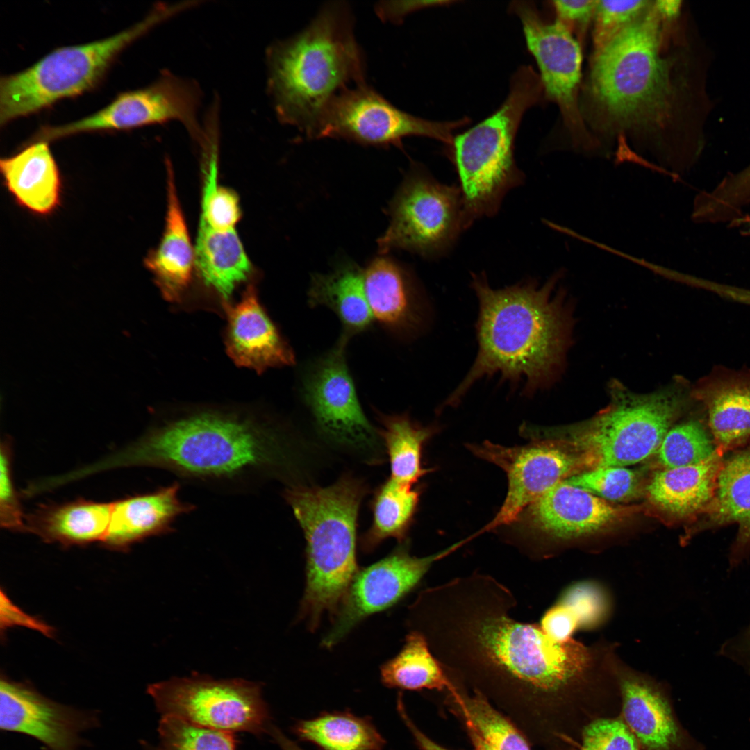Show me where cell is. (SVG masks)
Returning <instances> with one entry per match:
<instances>
[{"instance_id":"8d00e7d4","label":"cell","mask_w":750,"mask_h":750,"mask_svg":"<svg viewBox=\"0 0 750 750\" xmlns=\"http://www.w3.org/2000/svg\"><path fill=\"white\" fill-rule=\"evenodd\" d=\"M716 450L708 426L698 419H690L671 427L656 452L661 465L672 469L700 463Z\"/></svg>"},{"instance_id":"d6a6232c","label":"cell","mask_w":750,"mask_h":750,"mask_svg":"<svg viewBox=\"0 0 750 750\" xmlns=\"http://www.w3.org/2000/svg\"><path fill=\"white\" fill-rule=\"evenodd\" d=\"M381 681L389 688L449 692L455 686L433 653L425 637L411 630L400 652L381 667Z\"/></svg>"},{"instance_id":"4316f807","label":"cell","mask_w":750,"mask_h":750,"mask_svg":"<svg viewBox=\"0 0 750 750\" xmlns=\"http://www.w3.org/2000/svg\"><path fill=\"white\" fill-rule=\"evenodd\" d=\"M365 290L373 314L397 333H412L422 323L416 290L408 274L385 258L374 260L363 272Z\"/></svg>"},{"instance_id":"b9f144b4","label":"cell","mask_w":750,"mask_h":750,"mask_svg":"<svg viewBox=\"0 0 750 750\" xmlns=\"http://www.w3.org/2000/svg\"><path fill=\"white\" fill-rule=\"evenodd\" d=\"M651 1H597L593 17L594 51L606 44L639 17Z\"/></svg>"},{"instance_id":"9a60e30c","label":"cell","mask_w":750,"mask_h":750,"mask_svg":"<svg viewBox=\"0 0 750 750\" xmlns=\"http://www.w3.org/2000/svg\"><path fill=\"white\" fill-rule=\"evenodd\" d=\"M467 541L420 558L410 556L406 547L401 546L385 558L358 571L323 644L333 647L363 619L397 603L417 585L433 563Z\"/></svg>"},{"instance_id":"74e56055","label":"cell","mask_w":750,"mask_h":750,"mask_svg":"<svg viewBox=\"0 0 750 750\" xmlns=\"http://www.w3.org/2000/svg\"><path fill=\"white\" fill-rule=\"evenodd\" d=\"M160 717L159 742L149 750H236L232 732L200 726L174 716Z\"/></svg>"},{"instance_id":"c3c4849f","label":"cell","mask_w":750,"mask_h":750,"mask_svg":"<svg viewBox=\"0 0 750 750\" xmlns=\"http://www.w3.org/2000/svg\"><path fill=\"white\" fill-rule=\"evenodd\" d=\"M396 709L420 750H449L432 740L417 727L406 710L401 692L397 694Z\"/></svg>"},{"instance_id":"bcb514c9","label":"cell","mask_w":750,"mask_h":750,"mask_svg":"<svg viewBox=\"0 0 750 750\" xmlns=\"http://www.w3.org/2000/svg\"><path fill=\"white\" fill-rule=\"evenodd\" d=\"M444 1H380L375 6L378 17L384 22L399 23L408 13L417 9L434 6Z\"/></svg>"},{"instance_id":"681fc988","label":"cell","mask_w":750,"mask_h":750,"mask_svg":"<svg viewBox=\"0 0 750 750\" xmlns=\"http://www.w3.org/2000/svg\"><path fill=\"white\" fill-rule=\"evenodd\" d=\"M721 651L750 672V624L742 634L724 644Z\"/></svg>"},{"instance_id":"4fadbf2b","label":"cell","mask_w":750,"mask_h":750,"mask_svg":"<svg viewBox=\"0 0 750 750\" xmlns=\"http://www.w3.org/2000/svg\"><path fill=\"white\" fill-rule=\"evenodd\" d=\"M466 123V118L442 122L413 116L397 108L365 83L345 88L331 100L322 117L316 138L400 146L405 137L417 135L450 146L453 131Z\"/></svg>"},{"instance_id":"f546056e","label":"cell","mask_w":750,"mask_h":750,"mask_svg":"<svg viewBox=\"0 0 750 750\" xmlns=\"http://www.w3.org/2000/svg\"><path fill=\"white\" fill-rule=\"evenodd\" d=\"M310 306H324L339 317L342 335L351 336L367 329L374 316L367 301L363 272L353 266H344L326 274H315L308 291Z\"/></svg>"},{"instance_id":"db71d44e","label":"cell","mask_w":750,"mask_h":750,"mask_svg":"<svg viewBox=\"0 0 750 750\" xmlns=\"http://www.w3.org/2000/svg\"><path fill=\"white\" fill-rule=\"evenodd\" d=\"M730 226L740 229L745 235H750V215L743 214L730 223Z\"/></svg>"},{"instance_id":"2e32d148","label":"cell","mask_w":750,"mask_h":750,"mask_svg":"<svg viewBox=\"0 0 750 750\" xmlns=\"http://www.w3.org/2000/svg\"><path fill=\"white\" fill-rule=\"evenodd\" d=\"M467 447L476 456L503 469L508 480L503 505L479 533L517 521L528 506L565 480L575 463L566 449L553 442L508 447L485 441Z\"/></svg>"},{"instance_id":"ab89813d","label":"cell","mask_w":750,"mask_h":750,"mask_svg":"<svg viewBox=\"0 0 750 750\" xmlns=\"http://www.w3.org/2000/svg\"><path fill=\"white\" fill-rule=\"evenodd\" d=\"M603 500L622 501L632 498L638 490V477L625 467H606L589 469L564 480Z\"/></svg>"},{"instance_id":"f907efd6","label":"cell","mask_w":750,"mask_h":750,"mask_svg":"<svg viewBox=\"0 0 750 750\" xmlns=\"http://www.w3.org/2000/svg\"><path fill=\"white\" fill-rule=\"evenodd\" d=\"M268 733L281 750H303L296 742L289 739L278 728L271 724Z\"/></svg>"},{"instance_id":"1f68e13d","label":"cell","mask_w":750,"mask_h":750,"mask_svg":"<svg viewBox=\"0 0 750 750\" xmlns=\"http://www.w3.org/2000/svg\"><path fill=\"white\" fill-rule=\"evenodd\" d=\"M196 263L204 283L226 301L251 272V264L234 229L216 231L200 224Z\"/></svg>"},{"instance_id":"484cf974","label":"cell","mask_w":750,"mask_h":750,"mask_svg":"<svg viewBox=\"0 0 750 750\" xmlns=\"http://www.w3.org/2000/svg\"><path fill=\"white\" fill-rule=\"evenodd\" d=\"M724 455L717 450L707 460L692 465L664 469L647 487L649 500L677 519H697L710 503Z\"/></svg>"},{"instance_id":"f5cc1de1","label":"cell","mask_w":750,"mask_h":750,"mask_svg":"<svg viewBox=\"0 0 750 750\" xmlns=\"http://www.w3.org/2000/svg\"><path fill=\"white\" fill-rule=\"evenodd\" d=\"M735 179L741 189L750 194V163L736 172Z\"/></svg>"},{"instance_id":"ac0fdd59","label":"cell","mask_w":750,"mask_h":750,"mask_svg":"<svg viewBox=\"0 0 750 750\" xmlns=\"http://www.w3.org/2000/svg\"><path fill=\"white\" fill-rule=\"evenodd\" d=\"M99 722L94 711L59 703L28 683L1 678V731L32 737L49 750H78L86 745L81 733Z\"/></svg>"},{"instance_id":"f35d334b","label":"cell","mask_w":750,"mask_h":750,"mask_svg":"<svg viewBox=\"0 0 750 750\" xmlns=\"http://www.w3.org/2000/svg\"><path fill=\"white\" fill-rule=\"evenodd\" d=\"M612 600L610 592L603 584L587 580L567 586L556 603L572 612L579 628L592 630L603 626L610 618Z\"/></svg>"},{"instance_id":"d6986e66","label":"cell","mask_w":750,"mask_h":750,"mask_svg":"<svg viewBox=\"0 0 750 750\" xmlns=\"http://www.w3.org/2000/svg\"><path fill=\"white\" fill-rule=\"evenodd\" d=\"M620 713L642 750H703L683 728L665 685L624 662L615 665Z\"/></svg>"},{"instance_id":"8fae6325","label":"cell","mask_w":750,"mask_h":750,"mask_svg":"<svg viewBox=\"0 0 750 750\" xmlns=\"http://www.w3.org/2000/svg\"><path fill=\"white\" fill-rule=\"evenodd\" d=\"M391 217L378 241L383 253L399 248L440 257L466 230L459 185L442 183L421 169L404 181L392 205Z\"/></svg>"},{"instance_id":"277c9868","label":"cell","mask_w":750,"mask_h":750,"mask_svg":"<svg viewBox=\"0 0 750 750\" xmlns=\"http://www.w3.org/2000/svg\"><path fill=\"white\" fill-rule=\"evenodd\" d=\"M676 19L656 1L594 51L580 105L587 126L608 135H658L674 117L680 85L667 33Z\"/></svg>"},{"instance_id":"3957f363","label":"cell","mask_w":750,"mask_h":750,"mask_svg":"<svg viewBox=\"0 0 750 750\" xmlns=\"http://www.w3.org/2000/svg\"><path fill=\"white\" fill-rule=\"evenodd\" d=\"M472 277L478 353L442 407L456 406L477 381L497 374L511 384L522 381L526 396L550 386L562 369L571 326L562 294L551 296L557 276L542 287L526 281L501 289L491 288L483 273Z\"/></svg>"},{"instance_id":"5b68a950","label":"cell","mask_w":750,"mask_h":750,"mask_svg":"<svg viewBox=\"0 0 750 750\" xmlns=\"http://www.w3.org/2000/svg\"><path fill=\"white\" fill-rule=\"evenodd\" d=\"M267 88L279 121L316 138L322 117L342 90L365 83V62L344 1L322 6L302 31L266 52Z\"/></svg>"},{"instance_id":"d4e9b609","label":"cell","mask_w":750,"mask_h":750,"mask_svg":"<svg viewBox=\"0 0 750 750\" xmlns=\"http://www.w3.org/2000/svg\"><path fill=\"white\" fill-rule=\"evenodd\" d=\"M0 170L7 189L23 208L44 215L60 204V175L47 142H33L1 159Z\"/></svg>"},{"instance_id":"f6af8a7d","label":"cell","mask_w":750,"mask_h":750,"mask_svg":"<svg viewBox=\"0 0 750 750\" xmlns=\"http://www.w3.org/2000/svg\"><path fill=\"white\" fill-rule=\"evenodd\" d=\"M538 624L547 635L558 642L572 638V634L579 628L572 612L557 603L545 611Z\"/></svg>"},{"instance_id":"5bb4252c","label":"cell","mask_w":750,"mask_h":750,"mask_svg":"<svg viewBox=\"0 0 750 750\" xmlns=\"http://www.w3.org/2000/svg\"><path fill=\"white\" fill-rule=\"evenodd\" d=\"M512 10L522 24L528 51L540 70L544 96L559 108L565 127L578 142L593 138L583 120L578 101L582 53L574 35L558 20L547 22L527 1H515Z\"/></svg>"},{"instance_id":"7a4b0ae2","label":"cell","mask_w":750,"mask_h":750,"mask_svg":"<svg viewBox=\"0 0 750 750\" xmlns=\"http://www.w3.org/2000/svg\"><path fill=\"white\" fill-rule=\"evenodd\" d=\"M292 462L287 438L269 422L249 415L203 410L153 428L100 460L99 467L101 471L156 467L194 483L240 491L282 477Z\"/></svg>"},{"instance_id":"d590c367","label":"cell","mask_w":750,"mask_h":750,"mask_svg":"<svg viewBox=\"0 0 750 750\" xmlns=\"http://www.w3.org/2000/svg\"><path fill=\"white\" fill-rule=\"evenodd\" d=\"M456 710L492 747L494 750H531L526 740L504 715L482 694H467L457 686L450 692Z\"/></svg>"},{"instance_id":"6da1fadb","label":"cell","mask_w":750,"mask_h":750,"mask_svg":"<svg viewBox=\"0 0 750 750\" xmlns=\"http://www.w3.org/2000/svg\"><path fill=\"white\" fill-rule=\"evenodd\" d=\"M516 598L480 572L422 591L410 608L451 681L501 706L542 739L583 718L603 691V651L574 638L558 642L539 624L516 620Z\"/></svg>"},{"instance_id":"52a82bcc","label":"cell","mask_w":750,"mask_h":750,"mask_svg":"<svg viewBox=\"0 0 750 750\" xmlns=\"http://www.w3.org/2000/svg\"><path fill=\"white\" fill-rule=\"evenodd\" d=\"M542 93L539 75L531 66H522L512 76L501 106L453 137L450 156L458 176L465 229L496 215L506 194L524 183L514 158L515 139L524 114Z\"/></svg>"},{"instance_id":"ba28073f","label":"cell","mask_w":750,"mask_h":750,"mask_svg":"<svg viewBox=\"0 0 750 750\" xmlns=\"http://www.w3.org/2000/svg\"><path fill=\"white\" fill-rule=\"evenodd\" d=\"M178 12L175 3H160L142 21L124 31L87 44L56 49L26 69L1 77L0 124L93 88L124 48Z\"/></svg>"},{"instance_id":"ee69618b","label":"cell","mask_w":750,"mask_h":750,"mask_svg":"<svg viewBox=\"0 0 750 750\" xmlns=\"http://www.w3.org/2000/svg\"><path fill=\"white\" fill-rule=\"evenodd\" d=\"M597 1H553L556 20L574 35L583 37L593 19Z\"/></svg>"},{"instance_id":"816d5d0a","label":"cell","mask_w":750,"mask_h":750,"mask_svg":"<svg viewBox=\"0 0 750 750\" xmlns=\"http://www.w3.org/2000/svg\"><path fill=\"white\" fill-rule=\"evenodd\" d=\"M475 750H494L492 747L471 725L466 724Z\"/></svg>"},{"instance_id":"836d02e7","label":"cell","mask_w":750,"mask_h":750,"mask_svg":"<svg viewBox=\"0 0 750 750\" xmlns=\"http://www.w3.org/2000/svg\"><path fill=\"white\" fill-rule=\"evenodd\" d=\"M412 486L390 478L377 490L372 505L373 522L362 539L364 551L374 550L388 538L404 540L419 501V492Z\"/></svg>"},{"instance_id":"4dcf8cb0","label":"cell","mask_w":750,"mask_h":750,"mask_svg":"<svg viewBox=\"0 0 750 750\" xmlns=\"http://www.w3.org/2000/svg\"><path fill=\"white\" fill-rule=\"evenodd\" d=\"M292 731L318 750H383L386 744L370 717L348 710L324 711L300 719Z\"/></svg>"},{"instance_id":"e0dca14e","label":"cell","mask_w":750,"mask_h":750,"mask_svg":"<svg viewBox=\"0 0 750 750\" xmlns=\"http://www.w3.org/2000/svg\"><path fill=\"white\" fill-rule=\"evenodd\" d=\"M349 339L338 343L306 374L303 394L317 426L330 439L345 445L374 447L376 434L360 406L345 356Z\"/></svg>"},{"instance_id":"9c48e42d","label":"cell","mask_w":750,"mask_h":750,"mask_svg":"<svg viewBox=\"0 0 750 750\" xmlns=\"http://www.w3.org/2000/svg\"><path fill=\"white\" fill-rule=\"evenodd\" d=\"M683 381L647 394L612 388V401L574 438L579 461L589 469L627 467L655 452L676 417L693 398Z\"/></svg>"},{"instance_id":"44dd1931","label":"cell","mask_w":750,"mask_h":750,"mask_svg":"<svg viewBox=\"0 0 750 750\" xmlns=\"http://www.w3.org/2000/svg\"><path fill=\"white\" fill-rule=\"evenodd\" d=\"M706 412L707 426L722 455L750 440V369L717 367L692 386Z\"/></svg>"},{"instance_id":"7bdbcfd3","label":"cell","mask_w":750,"mask_h":750,"mask_svg":"<svg viewBox=\"0 0 750 750\" xmlns=\"http://www.w3.org/2000/svg\"><path fill=\"white\" fill-rule=\"evenodd\" d=\"M0 524L10 531L26 532L25 515L15 488L12 471V449L2 440L0 450Z\"/></svg>"},{"instance_id":"cb8c5ba5","label":"cell","mask_w":750,"mask_h":750,"mask_svg":"<svg viewBox=\"0 0 750 750\" xmlns=\"http://www.w3.org/2000/svg\"><path fill=\"white\" fill-rule=\"evenodd\" d=\"M226 310V349L235 363L258 372L294 363L291 349L259 303L253 287L247 288L238 303L227 304Z\"/></svg>"},{"instance_id":"f1b7e54d","label":"cell","mask_w":750,"mask_h":750,"mask_svg":"<svg viewBox=\"0 0 750 750\" xmlns=\"http://www.w3.org/2000/svg\"><path fill=\"white\" fill-rule=\"evenodd\" d=\"M167 214L159 246L145 259L167 300L178 301L191 277L194 253L177 197L172 166L167 161Z\"/></svg>"},{"instance_id":"30bf717a","label":"cell","mask_w":750,"mask_h":750,"mask_svg":"<svg viewBox=\"0 0 750 750\" xmlns=\"http://www.w3.org/2000/svg\"><path fill=\"white\" fill-rule=\"evenodd\" d=\"M147 690L160 716L232 733L262 734L272 724L260 684L244 679L194 674L151 684Z\"/></svg>"},{"instance_id":"603a6c76","label":"cell","mask_w":750,"mask_h":750,"mask_svg":"<svg viewBox=\"0 0 750 750\" xmlns=\"http://www.w3.org/2000/svg\"><path fill=\"white\" fill-rule=\"evenodd\" d=\"M178 482L153 492L112 502L110 524L103 545L113 550H126L147 538L174 531L178 517L195 509L179 497Z\"/></svg>"},{"instance_id":"7dc6e473","label":"cell","mask_w":750,"mask_h":750,"mask_svg":"<svg viewBox=\"0 0 750 750\" xmlns=\"http://www.w3.org/2000/svg\"><path fill=\"white\" fill-rule=\"evenodd\" d=\"M6 626L22 625L40 631L47 635L52 634L51 628L45 624L26 615L1 592V624Z\"/></svg>"},{"instance_id":"e575fe53","label":"cell","mask_w":750,"mask_h":750,"mask_svg":"<svg viewBox=\"0 0 750 750\" xmlns=\"http://www.w3.org/2000/svg\"><path fill=\"white\" fill-rule=\"evenodd\" d=\"M382 435L390 457L391 478L412 485L428 472L421 464L423 444L433 429L413 423L408 416L382 415Z\"/></svg>"},{"instance_id":"7402d4cb","label":"cell","mask_w":750,"mask_h":750,"mask_svg":"<svg viewBox=\"0 0 750 750\" xmlns=\"http://www.w3.org/2000/svg\"><path fill=\"white\" fill-rule=\"evenodd\" d=\"M694 533L736 524L738 532L731 545V568L750 554V442L724 459L719 470L713 497L695 519Z\"/></svg>"},{"instance_id":"7c38bea8","label":"cell","mask_w":750,"mask_h":750,"mask_svg":"<svg viewBox=\"0 0 750 750\" xmlns=\"http://www.w3.org/2000/svg\"><path fill=\"white\" fill-rule=\"evenodd\" d=\"M201 99V90L194 80L165 71L151 85L119 94L92 115L60 126L42 127L31 141L48 142L76 133L178 121L201 143L206 135L198 118Z\"/></svg>"},{"instance_id":"83f0119b","label":"cell","mask_w":750,"mask_h":750,"mask_svg":"<svg viewBox=\"0 0 750 750\" xmlns=\"http://www.w3.org/2000/svg\"><path fill=\"white\" fill-rule=\"evenodd\" d=\"M112 502L84 499L39 506L25 517L26 532L64 546L103 542L110 524Z\"/></svg>"},{"instance_id":"ffe728a7","label":"cell","mask_w":750,"mask_h":750,"mask_svg":"<svg viewBox=\"0 0 750 750\" xmlns=\"http://www.w3.org/2000/svg\"><path fill=\"white\" fill-rule=\"evenodd\" d=\"M621 514L606 501L563 480L528 506L517 520L533 533L563 542L596 534Z\"/></svg>"},{"instance_id":"60d3db41","label":"cell","mask_w":750,"mask_h":750,"mask_svg":"<svg viewBox=\"0 0 750 750\" xmlns=\"http://www.w3.org/2000/svg\"><path fill=\"white\" fill-rule=\"evenodd\" d=\"M567 750H640L639 744L619 716L593 719L582 729L578 740Z\"/></svg>"},{"instance_id":"8992f818","label":"cell","mask_w":750,"mask_h":750,"mask_svg":"<svg viewBox=\"0 0 750 750\" xmlns=\"http://www.w3.org/2000/svg\"><path fill=\"white\" fill-rule=\"evenodd\" d=\"M363 485L343 477L331 485L291 486L284 497L306 541V583L301 616L316 628L325 612L336 613L358 572L356 544Z\"/></svg>"}]
</instances>
